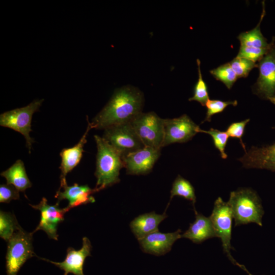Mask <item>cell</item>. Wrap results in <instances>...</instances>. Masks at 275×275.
<instances>
[{"label":"cell","instance_id":"cell-1","mask_svg":"<svg viewBox=\"0 0 275 275\" xmlns=\"http://www.w3.org/2000/svg\"><path fill=\"white\" fill-rule=\"evenodd\" d=\"M143 93L138 88L127 85L117 89L102 110L90 122L92 128L105 129L109 127L130 122L142 113Z\"/></svg>","mask_w":275,"mask_h":275},{"label":"cell","instance_id":"cell-2","mask_svg":"<svg viewBox=\"0 0 275 275\" xmlns=\"http://www.w3.org/2000/svg\"><path fill=\"white\" fill-rule=\"evenodd\" d=\"M97 145L96 187L102 189L120 182V171L124 168L122 156L102 137L94 135Z\"/></svg>","mask_w":275,"mask_h":275},{"label":"cell","instance_id":"cell-3","mask_svg":"<svg viewBox=\"0 0 275 275\" xmlns=\"http://www.w3.org/2000/svg\"><path fill=\"white\" fill-rule=\"evenodd\" d=\"M228 203L234 220V226L255 223L262 226L264 211L256 191L250 188H240L230 193Z\"/></svg>","mask_w":275,"mask_h":275},{"label":"cell","instance_id":"cell-4","mask_svg":"<svg viewBox=\"0 0 275 275\" xmlns=\"http://www.w3.org/2000/svg\"><path fill=\"white\" fill-rule=\"evenodd\" d=\"M33 233L25 231L20 226L7 241V275H17L26 260L35 255L32 245Z\"/></svg>","mask_w":275,"mask_h":275},{"label":"cell","instance_id":"cell-5","mask_svg":"<svg viewBox=\"0 0 275 275\" xmlns=\"http://www.w3.org/2000/svg\"><path fill=\"white\" fill-rule=\"evenodd\" d=\"M145 146L161 149L164 139V119L153 112L141 113L130 122Z\"/></svg>","mask_w":275,"mask_h":275},{"label":"cell","instance_id":"cell-6","mask_svg":"<svg viewBox=\"0 0 275 275\" xmlns=\"http://www.w3.org/2000/svg\"><path fill=\"white\" fill-rule=\"evenodd\" d=\"M43 101V99L35 100L26 106L5 112L0 116L1 126L12 129L24 136L29 153L34 142L30 136L32 116L39 111Z\"/></svg>","mask_w":275,"mask_h":275},{"label":"cell","instance_id":"cell-7","mask_svg":"<svg viewBox=\"0 0 275 275\" xmlns=\"http://www.w3.org/2000/svg\"><path fill=\"white\" fill-rule=\"evenodd\" d=\"M209 217L216 237L221 240L224 252L232 262L239 265L231 254V250H234L231 243L233 216L228 203L224 201L222 198H217L214 203Z\"/></svg>","mask_w":275,"mask_h":275},{"label":"cell","instance_id":"cell-8","mask_svg":"<svg viewBox=\"0 0 275 275\" xmlns=\"http://www.w3.org/2000/svg\"><path fill=\"white\" fill-rule=\"evenodd\" d=\"M102 138L122 157L145 147L130 122L105 129Z\"/></svg>","mask_w":275,"mask_h":275},{"label":"cell","instance_id":"cell-9","mask_svg":"<svg viewBox=\"0 0 275 275\" xmlns=\"http://www.w3.org/2000/svg\"><path fill=\"white\" fill-rule=\"evenodd\" d=\"M259 77L253 93L275 105V45L258 62Z\"/></svg>","mask_w":275,"mask_h":275},{"label":"cell","instance_id":"cell-10","mask_svg":"<svg viewBox=\"0 0 275 275\" xmlns=\"http://www.w3.org/2000/svg\"><path fill=\"white\" fill-rule=\"evenodd\" d=\"M200 129L186 114L173 119H164L162 147L173 143H186L192 139Z\"/></svg>","mask_w":275,"mask_h":275},{"label":"cell","instance_id":"cell-11","mask_svg":"<svg viewBox=\"0 0 275 275\" xmlns=\"http://www.w3.org/2000/svg\"><path fill=\"white\" fill-rule=\"evenodd\" d=\"M161 149L145 146L122 157L124 167L129 175L149 173L160 155Z\"/></svg>","mask_w":275,"mask_h":275},{"label":"cell","instance_id":"cell-12","mask_svg":"<svg viewBox=\"0 0 275 275\" xmlns=\"http://www.w3.org/2000/svg\"><path fill=\"white\" fill-rule=\"evenodd\" d=\"M59 205V202L53 205H49L47 200L44 197L37 205L30 204L32 208L39 210L41 213L40 222L33 233L41 230L47 234L49 238L58 240V225L64 221V214L68 211L66 207L60 208Z\"/></svg>","mask_w":275,"mask_h":275},{"label":"cell","instance_id":"cell-13","mask_svg":"<svg viewBox=\"0 0 275 275\" xmlns=\"http://www.w3.org/2000/svg\"><path fill=\"white\" fill-rule=\"evenodd\" d=\"M272 128L275 129V126ZM238 159L245 168L264 169L275 172V142L261 147L252 146Z\"/></svg>","mask_w":275,"mask_h":275},{"label":"cell","instance_id":"cell-14","mask_svg":"<svg viewBox=\"0 0 275 275\" xmlns=\"http://www.w3.org/2000/svg\"><path fill=\"white\" fill-rule=\"evenodd\" d=\"M92 246L90 240L86 237L82 238V245L79 250H75L72 247L67 250L65 260L62 262H54L43 258L39 257L41 260L51 263L61 269L64 270L63 275L71 273L74 275H84L83 267L86 258L91 256Z\"/></svg>","mask_w":275,"mask_h":275},{"label":"cell","instance_id":"cell-15","mask_svg":"<svg viewBox=\"0 0 275 275\" xmlns=\"http://www.w3.org/2000/svg\"><path fill=\"white\" fill-rule=\"evenodd\" d=\"M181 232L180 229L170 233H161L157 231L138 241L144 252L161 256L171 250L175 242L181 238Z\"/></svg>","mask_w":275,"mask_h":275},{"label":"cell","instance_id":"cell-16","mask_svg":"<svg viewBox=\"0 0 275 275\" xmlns=\"http://www.w3.org/2000/svg\"><path fill=\"white\" fill-rule=\"evenodd\" d=\"M61 188L63 191L58 190L54 197L59 202L65 199L68 201L69 204L66 207L68 211L73 207L94 202L95 200L92 195L102 189L96 187L92 189L88 185H79L77 183L72 186L66 183L59 189Z\"/></svg>","mask_w":275,"mask_h":275},{"label":"cell","instance_id":"cell-17","mask_svg":"<svg viewBox=\"0 0 275 275\" xmlns=\"http://www.w3.org/2000/svg\"><path fill=\"white\" fill-rule=\"evenodd\" d=\"M88 125L86 132L78 143L72 147L64 148L61 151V163L60 169L61 171L60 176V187L67 183L66 177L80 162L84 152V147L87 142L86 138L89 131L92 127L90 122L87 119Z\"/></svg>","mask_w":275,"mask_h":275},{"label":"cell","instance_id":"cell-18","mask_svg":"<svg viewBox=\"0 0 275 275\" xmlns=\"http://www.w3.org/2000/svg\"><path fill=\"white\" fill-rule=\"evenodd\" d=\"M195 220L189 224L188 229L181 234V238L189 239L200 244L213 237H216L212 223L209 217H206L194 209Z\"/></svg>","mask_w":275,"mask_h":275},{"label":"cell","instance_id":"cell-19","mask_svg":"<svg viewBox=\"0 0 275 275\" xmlns=\"http://www.w3.org/2000/svg\"><path fill=\"white\" fill-rule=\"evenodd\" d=\"M167 217L166 211L162 214L155 211L145 213L135 217L129 224L132 233L138 240L158 231L160 223Z\"/></svg>","mask_w":275,"mask_h":275},{"label":"cell","instance_id":"cell-20","mask_svg":"<svg viewBox=\"0 0 275 275\" xmlns=\"http://www.w3.org/2000/svg\"><path fill=\"white\" fill-rule=\"evenodd\" d=\"M263 4V10L260 19L257 26L252 30L240 33L237 38L242 47L257 49H270L274 45L275 38L268 43L267 39L263 36L260 30V24L265 15V3Z\"/></svg>","mask_w":275,"mask_h":275},{"label":"cell","instance_id":"cell-21","mask_svg":"<svg viewBox=\"0 0 275 275\" xmlns=\"http://www.w3.org/2000/svg\"><path fill=\"white\" fill-rule=\"evenodd\" d=\"M7 184L13 185L19 191L24 192L32 186L25 171L23 162L18 159L9 169L1 173Z\"/></svg>","mask_w":275,"mask_h":275},{"label":"cell","instance_id":"cell-22","mask_svg":"<svg viewBox=\"0 0 275 275\" xmlns=\"http://www.w3.org/2000/svg\"><path fill=\"white\" fill-rule=\"evenodd\" d=\"M170 201L174 196H179L191 202L194 209H196L195 204L196 196L194 186L187 179L180 175H178L172 184L171 190Z\"/></svg>","mask_w":275,"mask_h":275},{"label":"cell","instance_id":"cell-23","mask_svg":"<svg viewBox=\"0 0 275 275\" xmlns=\"http://www.w3.org/2000/svg\"><path fill=\"white\" fill-rule=\"evenodd\" d=\"M20 227L14 215L10 212H0V236L8 241Z\"/></svg>","mask_w":275,"mask_h":275},{"label":"cell","instance_id":"cell-24","mask_svg":"<svg viewBox=\"0 0 275 275\" xmlns=\"http://www.w3.org/2000/svg\"><path fill=\"white\" fill-rule=\"evenodd\" d=\"M216 78L224 83L228 89H230L238 77L232 70L229 63L223 64L210 71Z\"/></svg>","mask_w":275,"mask_h":275},{"label":"cell","instance_id":"cell-25","mask_svg":"<svg viewBox=\"0 0 275 275\" xmlns=\"http://www.w3.org/2000/svg\"><path fill=\"white\" fill-rule=\"evenodd\" d=\"M198 71V79L194 89V95L189 98V101H196L199 102L202 106H205L207 101L209 99L208 87L202 77L201 68L200 61L197 60Z\"/></svg>","mask_w":275,"mask_h":275},{"label":"cell","instance_id":"cell-26","mask_svg":"<svg viewBox=\"0 0 275 275\" xmlns=\"http://www.w3.org/2000/svg\"><path fill=\"white\" fill-rule=\"evenodd\" d=\"M199 132L210 135L212 138L214 147L219 151L221 157L223 159H226L228 157V155L225 152V148L229 136L226 131L211 128L208 130L200 128L199 130Z\"/></svg>","mask_w":275,"mask_h":275},{"label":"cell","instance_id":"cell-27","mask_svg":"<svg viewBox=\"0 0 275 275\" xmlns=\"http://www.w3.org/2000/svg\"><path fill=\"white\" fill-rule=\"evenodd\" d=\"M237 101H223L218 99H209L205 104L207 111L205 119L202 122H210L212 117L222 113L230 105L234 106L237 105Z\"/></svg>","mask_w":275,"mask_h":275},{"label":"cell","instance_id":"cell-28","mask_svg":"<svg viewBox=\"0 0 275 275\" xmlns=\"http://www.w3.org/2000/svg\"><path fill=\"white\" fill-rule=\"evenodd\" d=\"M229 64L238 78L248 76L250 72L255 67H257V64L248 59L235 57Z\"/></svg>","mask_w":275,"mask_h":275},{"label":"cell","instance_id":"cell-29","mask_svg":"<svg viewBox=\"0 0 275 275\" xmlns=\"http://www.w3.org/2000/svg\"><path fill=\"white\" fill-rule=\"evenodd\" d=\"M250 120V119H246L241 121L233 122L228 126L226 131L230 138L239 140L245 152H246V150L245 145L242 142V138L244 133L245 127Z\"/></svg>","mask_w":275,"mask_h":275},{"label":"cell","instance_id":"cell-30","mask_svg":"<svg viewBox=\"0 0 275 275\" xmlns=\"http://www.w3.org/2000/svg\"><path fill=\"white\" fill-rule=\"evenodd\" d=\"M19 198V191L13 185L8 184H1V203H8L12 200H17Z\"/></svg>","mask_w":275,"mask_h":275},{"label":"cell","instance_id":"cell-31","mask_svg":"<svg viewBox=\"0 0 275 275\" xmlns=\"http://www.w3.org/2000/svg\"><path fill=\"white\" fill-rule=\"evenodd\" d=\"M250 275H251V274H250Z\"/></svg>","mask_w":275,"mask_h":275}]
</instances>
